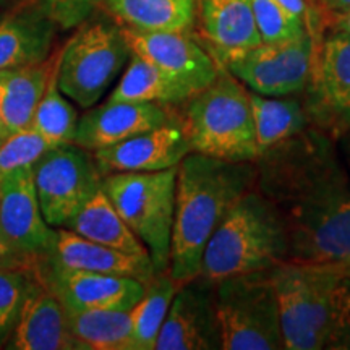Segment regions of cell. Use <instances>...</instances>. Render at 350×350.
<instances>
[{"label": "cell", "mask_w": 350, "mask_h": 350, "mask_svg": "<svg viewBox=\"0 0 350 350\" xmlns=\"http://www.w3.org/2000/svg\"><path fill=\"white\" fill-rule=\"evenodd\" d=\"M51 148L54 146L31 126L8 133L0 144V178L18 169L34 167Z\"/></svg>", "instance_id": "4dcf8cb0"}, {"label": "cell", "mask_w": 350, "mask_h": 350, "mask_svg": "<svg viewBox=\"0 0 350 350\" xmlns=\"http://www.w3.org/2000/svg\"><path fill=\"white\" fill-rule=\"evenodd\" d=\"M250 103L260 154L297 137L310 126V117L299 99L262 96L250 91Z\"/></svg>", "instance_id": "4316f807"}, {"label": "cell", "mask_w": 350, "mask_h": 350, "mask_svg": "<svg viewBox=\"0 0 350 350\" xmlns=\"http://www.w3.org/2000/svg\"><path fill=\"white\" fill-rule=\"evenodd\" d=\"M180 107L177 113L191 151L234 163L258 159L250 91L229 70H219L211 85Z\"/></svg>", "instance_id": "277c9868"}, {"label": "cell", "mask_w": 350, "mask_h": 350, "mask_svg": "<svg viewBox=\"0 0 350 350\" xmlns=\"http://www.w3.org/2000/svg\"><path fill=\"white\" fill-rule=\"evenodd\" d=\"M310 29L304 36L281 42H261L227 64L226 70L262 96H294L308 86L318 41Z\"/></svg>", "instance_id": "30bf717a"}, {"label": "cell", "mask_w": 350, "mask_h": 350, "mask_svg": "<svg viewBox=\"0 0 350 350\" xmlns=\"http://www.w3.org/2000/svg\"><path fill=\"white\" fill-rule=\"evenodd\" d=\"M170 111V107L156 103L106 100L100 106L86 109V112L78 117L73 143L83 150L94 152L143 131L177 120L178 113Z\"/></svg>", "instance_id": "e0dca14e"}, {"label": "cell", "mask_w": 350, "mask_h": 350, "mask_svg": "<svg viewBox=\"0 0 350 350\" xmlns=\"http://www.w3.org/2000/svg\"><path fill=\"white\" fill-rule=\"evenodd\" d=\"M306 113L338 133L350 125V34L332 31L318 46Z\"/></svg>", "instance_id": "5bb4252c"}, {"label": "cell", "mask_w": 350, "mask_h": 350, "mask_svg": "<svg viewBox=\"0 0 350 350\" xmlns=\"http://www.w3.org/2000/svg\"><path fill=\"white\" fill-rule=\"evenodd\" d=\"M39 260H47L70 269L133 278L146 284L156 275L150 256H137L96 243L65 227H57L49 253Z\"/></svg>", "instance_id": "ffe728a7"}, {"label": "cell", "mask_w": 350, "mask_h": 350, "mask_svg": "<svg viewBox=\"0 0 350 350\" xmlns=\"http://www.w3.org/2000/svg\"><path fill=\"white\" fill-rule=\"evenodd\" d=\"M275 2L281 3V5L286 7L287 10L295 13V15H299L300 18H304L310 26H318L319 16H317V13H313L308 0H275Z\"/></svg>", "instance_id": "d590c367"}, {"label": "cell", "mask_w": 350, "mask_h": 350, "mask_svg": "<svg viewBox=\"0 0 350 350\" xmlns=\"http://www.w3.org/2000/svg\"><path fill=\"white\" fill-rule=\"evenodd\" d=\"M33 271L68 310H130L144 292V284L133 278L70 269L47 260H38Z\"/></svg>", "instance_id": "7c38bea8"}, {"label": "cell", "mask_w": 350, "mask_h": 350, "mask_svg": "<svg viewBox=\"0 0 350 350\" xmlns=\"http://www.w3.org/2000/svg\"><path fill=\"white\" fill-rule=\"evenodd\" d=\"M191 152L180 119L143 131L93 152L103 177L119 172H156L178 163Z\"/></svg>", "instance_id": "2e32d148"}, {"label": "cell", "mask_w": 350, "mask_h": 350, "mask_svg": "<svg viewBox=\"0 0 350 350\" xmlns=\"http://www.w3.org/2000/svg\"><path fill=\"white\" fill-rule=\"evenodd\" d=\"M221 334L214 305V282L196 275L175 292L161 326L156 350H217Z\"/></svg>", "instance_id": "4fadbf2b"}, {"label": "cell", "mask_w": 350, "mask_h": 350, "mask_svg": "<svg viewBox=\"0 0 350 350\" xmlns=\"http://www.w3.org/2000/svg\"><path fill=\"white\" fill-rule=\"evenodd\" d=\"M33 278V269H0V347L15 329Z\"/></svg>", "instance_id": "1f68e13d"}, {"label": "cell", "mask_w": 350, "mask_h": 350, "mask_svg": "<svg viewBox=\"0 0 350 350\" xmlns=\"http://www.w3.org/2000/svg\"><path fill=\"white\" fill-rule=\"evenodd\" d=\"M0 269H34V261L16 250L0 229Z\"/></svg>", "instance_id": "e575fe53"}, {"label": "cell", "mask_w": 350, "mask_h": 350, "mask_svg": "<svg viewBox=\"0 0 350 350\" xmlns=\"http://www.w3.org/2000/svg\"><path fill=\"white\" fill-rule=\"evenodd\" d=\"M10 350H78L64 305L34 274L15 329L3 345Z\"/></svg>", "instance_id": "d6986e66"}, {"label": "cell", "mask_w": 350, "mask_h": 350, "mask_svg": "<svg viewBox=\"0 0 350 350\" xmlns=\"http://www.w3.org/2000/svg\"><path fill=\"white\" fill-rule=\"evenodd\" d=\"M130 55L120 23L107 18L86 20L60 51L57 85L78 107H93L119 78Z\"/></svg>", "instance_id": "5b68a950"}, {"label": "cell", "mask_w": 350, "mask_h": 350, "mask_svg": "<svg viewBox=\"0 0 350 350\" xmlns=\"http://www.w3.org/2000/svg\"><path fill=\"white\" fill-rule=\"evenodd\" d=\"M177 165L156 172L106 175L103 188L126 226L150 252L156 274L169 271Z\"/></svg>", "instance_id": "8992f818"}, {"label": "cell", "mask_w": 350, "mask_h": 350, "mask_svg": "<svg viewBox=\"0 0 350 350\" xmlns=\"http://www.w3.org/2000/svg\"><path fill=\"white\" fill-rule=\"evenodd\" d=\"M65 229L129 255L150 256L148 248L126 226L112 201L109 200L103 185L83 204Z\"/></svg>", "instance_id": "603a6c76"}, {"label": "cell", "mask_w": 350, "mask_h": 350, "mask_svg": "<svg viewBox=\"0 0 350 350\" xmlns=\"http://www.w3.org/2000/svg\"><path fill=\"white\" fill-rule=\"evenodd\" d=\"M59 54L38 64L0 70V116L8 133L31 126L39 100L57 68Z\"/></svg>", "instance_id": "44dd1931"}, {"label": "cell", "mask_w": 350, "mask_h": 350, "mask_svg": "<svg viewBox=\"0 0 350 350\" xmlns=\"http://www.w3.org/2000/svg\"><path fill=\"white\" fill-rule=\"evenodd\" d=\"M287 350L325 349L336 275L318 266L286 261L269 271Z\"/></svg>", "instance_id": "ba28073f"}, {"label": "cell", "mask_w": 350, "mask_h": 350, "mask_svg": "<svg viewBox=\"0 0 350 350\" xmlns=\"http://www.w3.org/2000/svg\"><path fill=\"white\" fill-rule=\"evenodd\" d=\"M55 25L38 7L0 21V70L46 60L51 54Z\"/></svg>", "instance_id": "7402d4cb"}, {"label": "cell", "mask_w": 350, "mask_h": 350, "mask_svg": "<svg viewBox=\"0 0 350 350\" xmlns=\"http://www.w3.org/2000/svg\"><path fill=\"white\" fill-rule=\"evenodd\" d=\"M0 133L8 135V131L5 130V125H3V122H2V116H0Z\"/></svg>", "instance_id": "60d3db41"}, {"label": "cell", "mask_w": 350, "mask_h": 350, "mask_svg": "<svg viewBox=\"0 0 350 350\" xmlns=\"http://www.w3.org/2000/svg\"><path fill=\"white\" fill-rule=\"evenodd\" d=\"M133 54L156 65L193 96L211 85L221 67L190 31H142L122 25Z\"/></svg>", "instance_id": "8fae6325"}, {"label": "cell", "mask_w": 350, "mask_h": 350, "mask_svg": "<svg viewBox=\"0 0 350 350\" xmlns=\"http://www.w3.org/2000/svg\"><path fill=\"white\" fill-rule=\"evenodd\" d=\"M342 135H345V148H347V154L350 159V125L342 131Z\"/></svg>", "instance_id": "ab89813d"}, {"label": "cell", "mask_w": 350, "mask_h": 350, "mask_svg": "<svg viewBox=\"0 0 350 350\" xmlns=\"http://www.w3.org/2000/svg\"><path fill=\"white\" fill-rule=\"evenodd\" d=\"M178 284L169 271L156 274L144 284V292L137 304L130 308L131 329H133L135 350H154L169 306L172 304Z\"/></svg>", "instance_id": "83f0119b"}, {"label": "cell", "mask_w": 350, "mask_h": 350, "mask_svg": "<svg viewBox=\"0 0 350 350\" xmlns=\"http://www.w3.org/2000/svg\"><path fill=\"white\" fill-rule=\"evenodd\" d=\"M319 3L329 15L345 12L350 8V0H319Z\"/></svg>", "instance_id": "f35d334b"}, {"label": "cell", "mask_w": 350, "mask_h": 350, "mask_svg": "<svg viewBox=\"0 0 350 350\" xmlns=\"http://www.w3.org/2000/svg\"><path fill=\"white\" fill-rule=\"evenodd\" d=\"M318 268L327 271L332 275L340 279H350V260L336 262V265H326V266H318Z\"/></svg>", "instance_id": "74e56055"}, {"label": "cell", "mask_w": 350, "mask_h": 350, "mask_svg": "<svg viewBox=\"0 0 350 350\" xmlns=\"http://www.w3.org/2000/svg\"><path fill=\"white\" fill-rule=\"evenodd\" d=\"M198 0H106L120 25L142 31H191Z\"/></svg>", "instance_id": "484cf974"}, {"label": "cell", "mask_w": 350, "mask_h": 350, "mask_svg": "<svg viewBox=\"0 0 350 350\" xmlns=\"http://www.w3.org/2000/svg\"><path fill=\"white\" fill-rule=\"evenodd\" d=\"M255 183V163L188 152L177 165L169 274L178 284L196 278L213 232Z\"/></svg>", "instance_id": "7a4b0ae2"}, {"label": "cell", "mask_w": 350, "mask_h": 350, "mask_svg": "<svg viewBox=\"0 0 350 350\" xmlns=\"http://www.w3.org/2000/svg\"><path fill=\"white\" fill-rule=\"evenodd\" d=\"M329 25H331L332 31H340V33L350 34V8L345 12L329 15Z\"/></svg>", "instance_id": "8d00e7d4"}, {"label": "cell", "mask_w": 350, "mask_h": 350, "mask_svg": "<svg viewBox=\"0 0 350 350\" xmlns=\"http://www.w3.org/2000/svg\"><path fill=\"white\" fill-rule=\"evenodd\" d=\"M214 305L224 350L284 349L281 318L269 271L214 282Z\"/></svg>", "instance_id": "52a82bcc"}, {"label": "cell", "mask_w": 350, "mask_h": 350, "mask_svg": "<svg viewBox=\"0 0 350 350\" xmlns=\"http://www.w3.org/2000/svg\"><path fill=\"white\" fill-rule=\"evenodd\" d=\"M198 34L221 68L261 44L250 0H198Z\"/></svg>", "instance_id": "ac0fdd59"}, {"label": "cell", "mask_w": 350, "mask_h": 350, "mask_svg": "<svg viewBox=\"0 0 350 350\" xmlns=\"http://www.w3.org/2000/svg\"><path fill=\"white\" fill-rule=\"evenodd\" d=\"M0 229L34 265L49 253L55 229L41 213L33 167L18 169L0 178Z\"/></svg>", "instance_id": "9a60e30c"}, {"label": "cell", "mask_w": 350, "mask_h": 350, "mask_svg": "<svg viewBox=\"0 0 350 350\" xmlns=\"http://www.w3.org/2000/svg\"><path fill=\"white\" fill-rule=\"evenodd\" d=\"M34 187L41 213L51 227H67L103 185L93 152L75 143L51 148L34 164Z\"/></svg>", "instance_id": "9c48e42d"}, {"label": "cell", "mask_w": 350, "mask_h": 350, "mask_svg": "<svg viewBox=\"0 0 350 350\" xmlns=\"http://www.w3.org/2000/svg\"><path fill=\"white\" fill-rule=\"evenodd\" d=\"M65 314L78 350H135L130 310L65 308Z\"/></svg>", "instance_id": "cb8c5ba5"}, {"label": "cell", "mask_w": 350, "mask_h": 350, "mask_svg": "<svg viewBox=\"0 0 350 350\" xmlns=\"http://www.w3.org/2000/svg\"><path fill=\"white\" fill-rule=\"evenodd\" d=\"M185 88L175 83L143 57L131 52L124 75L109 94V103H156L180 107L190 98Z\"/></svg>", "instance_id": "d4e9b609"}, {"label": "cell", "mask_w": 350, "mask_h": 350, "mask_svg": "<svg viewBox=\"0 0 350 350\" xmlns=\"http://www.w3.org/2000/svg\"><path fill=\"white\" fill-rule=\"evenodd\" d=\"M250 3L261 42L288 41L318 28L310 26L304 18L287 10L275 0H250Z\"/></svg>", "instance_id": "f546056e"}, {"label": "cell", "mask_w": 350, "mask_h": 350, "mask_svg": "<svg viewBox=\"0 0 350 350\" xmlns=\"http://www.w3.org/2000/svg\"><path fill=\"white\" fill-rule=\"evenodd\" d=\"M55 72L44 91L42 99L39 100L31 129L41 133L52 146H60L75 142L78 113L77 107L57 85Z\"/></svg>", "instance_id": "f1b7e54d"}, {"label": "cell", "mask_w": 350, "mask_h": 350, "mask_svg": "<svg viewBox=\"0 0 350 350\" xmlns=\"http://www.w3.org/2000/svg\"><path fill=\"white\" fill-rule=\"evenodd\" d=\"M0 2H5V0H0Z\"/></svg>", "instance_id": "7bdbcfd3"}, {"label": "cell", "mask_w": 350, "mask_h": 350, "mask_svg": "<svg viewBox=\"0 0 350 350\" xmlns=\"http://www.w3.org/2000/svg\"><path fill=\"white\" fill-rule=\"evenodd\" d=\"M287 261V239L273 204L255 188L240 196L213 232L201 260L200 275L224 278L266 273Z\"/></svg>", "instance_id": "3957f363"}, {"label": "cell", "mask_w": 350, "mask_h": 350, "mask_svg": "<svg viewBox=\"0 0 350 350\" xmlns=\"http://www.w3.org/2000/svg\"><path fill=\"white\" fill-rule=\"evenodd\" d=\"M7 137V135H2V133H0V144H2V142H3V138H5Z\"/></svg>", "instance_id": "b9f144b4"}, {"label": "cell", "mask_w": 350, "mask_h": 350, "mask_svg": "<svg viewBox=\"0 0 350 350\" xmlns=\"http://www.w3.org/2000/svg\"><path fill=\"white\" fill-rule=\"evenodd\" d=\"M325 349L350 350V279H336L331 299V323Z\"/></svg>", "instance_id": "d6a6232c"}, {"label": "cell", "mask_w": 350, "mask_h": 350, "mask_svg": "<svg viewBox=\"0 0 350 350\" xmlns=\"http://www.w3.org/2000/svg\"><path fill=\"white\" fill-rule=\"evenodd\" d=\"M253 188L281 219L287 261L326 266L350 260V178L326 131L308 126L261 152Z\"/></svg>", "instance_id": "6da1fadb"}, {"label": "cell", "mask_w": 350, "mask_h": 350, "mask_svg": "<svg viewBox=\"0 0 350 350\" xmlns=\"http://www.w3.org/2000/svg\"><path fill=\"white\" fill-rule=\"evenodd\" d=\"M103 3L106 0H38L36 7L55 28L72 29L90 20Z\"/></svg>", "instance_id": "836d02e7"}]
</instances>
